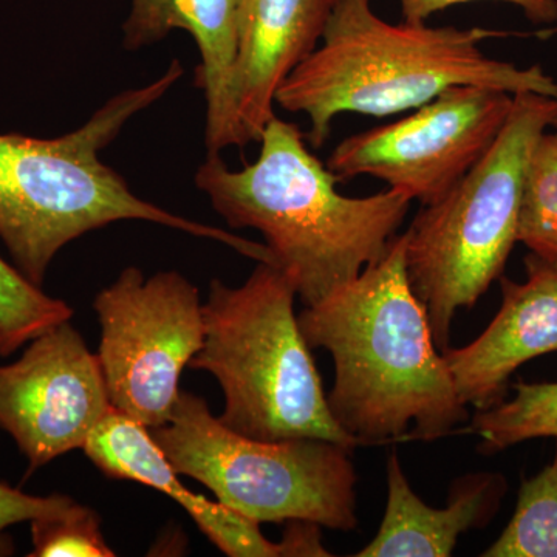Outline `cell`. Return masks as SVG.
<instances>
[{
	"label": "cell",
	"instance_id": "cell-1",
	"mask_svg": "<svg viewBox=\"0 0 557 557\" xmlns=\"http://www.w3.org/2000/svg\"><path fill=\"white\" fill-rule=\"evenodd\" d=\"M405 252V234L394 237L379 262L298 317L310 348L333 358L329 408L359 445L405 437L410 428V437L434 442L469 418L410 287Z\"/></svg>",
	"mask_w": 557,
	"mask_h": 557
},
{
	"label": "cell",
	"instance_id": "cell-2",
	"mask_svg": "<svg viewBox=\"0 0 557 557\" xmlns=\"http://www.w3.org/2000/svg\"><path fill=\"white\" fill-rule=\"evenodd\" d=\"M255 163L231 171L219 153L197 170V189L231 228L259 231L273 263L314 306L379 262L412 199L391 189L346 197L338 177L307 149L299 126L273 116Z\"/></svg>",
	"mask_w": 557,
	"mask_h": 557
},
{
	"label": "cell",
	"instance_id": "cell-3",
	"mask_svg": "<svg viewBox=\"0 0 557 557\" xmlns=\"http://www.w3.org/2000/svg\"><path fill=\"white\" fill-rule=\"evenodd\" d=\"M509 33L487 28L394 25L380 20L370 0H336L322 46L277 90L276 102L310 121L313 148L327 141L341 113L391 116L458 86H479L557 98V81L541 65L518 67L480 49Z\"/></svg>",
	"mask_w": 557,
	"mask_h": 557
},
{
	"label": "cell",
	"instance_id": "cell-4",
	"mask_svg": "<svg viewBox=\"0 0 557 557\" xmlns=\"http://www.w3.org/2000/svg\"><path fill=\"white\" fill-rule=\"evenodd\" d=\"M183 73L180 61H172L159 79L121 91L79 129L62 137L0 134V239L14 267L33 284L42 287L51 262L70 242L120 220L159 223L269 262L265 245L139 199L126 180L100 160L101 150L127 121L164 97Z\"/></svg>",
	"mask_w": 557,
	"mask_h": 557
},
{
	"label": "cell",
	"instance_id": "cell-5",
	"mask_svg": "<svg viewBox=\"0 0 557 557\" xmlns=\"http://www.w3.org/2000/svg\"><path fill=\"white\" fill-rule=\"evenodd\" d=\"M295 281L259 262L240 287L211 281L205 341L189 368L211 373L225 397L219 420L256 440L322 438L357 449L336 423L295 314Z\"/></svg>",
	"mask_w": 557,
	"mask_h": 557
},
{
	"label": "cell",
	"instance_id": "cell-6",
	"mask_svg": "<svg viewBox=\"0 0 557 557\" xmlns=\"http://www.w3.org/2000/svg\"><path fill=\"white\" fill-rule=\"evenodd\" d=\"M557 98L518 94L483 159L405 233L410 287L426 307L440 351L449 348L458 310L472 309L502 277L516 242L523 178L539 137L552 127Z\"/></svg>",
	"mask_w": 557,
	"mask_h": 557
},
{
	"label": "cell",
	"instance_id": "cell-7",
	"mask_svg": "<svg viewBox=\"0 0 557 557\" xmlns=\"http://www.w3.org/2000/svg\"><path fill=\"white\" fill-rule=\"evenodd\" d=\"M180 475L258 523L358 527L355 448L322 438L256 440L226 428L199 395L180 392L170 421L150 431Z\"/></svg>",
	"mask_w": 557,
	"mask_h": 557
},
{
	"label": "cell",
	"instance_id": "cell-8",
	"mask_svg": "<svg viewBox=\"0 0 557 557\" xmlns=\"http://www.w3.org/2000/svg\"><path fill=\"white\" fill-rule=\"evenodd\" d=\"M94 310L110 406L149 431L163 426L182 392L183 370L203 347L199 289L177 271L145 277L129 267L98 293Z\"/></svg>",
	"mask_w": 557,
	"mask_h": 557
},
{
	"label": "cell",
	"instance_id": "cell-9",
	"mask_svg": "<svg viewBox=\"0 0 557 557\" xmlns=\"http://www.w3.org/2000/svg\"><path fill=\"white\" fill-rule=\"evenodd\" d=\"M512 97L487 87H453L412 115L343 139L327 168L338 180L370 175L428 207L483 159Z\"/></svg>",
	"mask_w": 557,
	"mask_h": 557
},
{
	"label": "cell",
	"instance_id": "cell-10",
	"mask_svg": "<svg viewBox=\"0 0 557 557\" xmlns=\"http://www.w3.org/2000/svg\"><path fill=\"white\" fill-rule=\"evenodd\" d=\"M110 409L97 354L70 321L0 366V429L16 442L30 472L83 449Z\"/></svg>",
	"mask_w": 557,
	"mask_h": 557
},
{
	"label": "cell",
	"instance_id": "cell-11",
	"mask_svg": "<svg viewBox=\"0 0 557 557\" xmlns=\"http://www.w3.org/2000/svg\"><path fill=\"white\" fill-rule=\"evenodd\" d=\"M83 450L108 478L132 480L174 498L223 555L287 557L310 556L313 552L310 533L299 523L289 522L284 539L271 542L256 520L189 491L149 429L119 410L110 409Z\"/></svg>",
	"mask_w": 557,
	"mask_h": 557
},
{
	"label": "cell",
	"instance_id": "cell-12",
	"mask_svg": "<svg viewBox=\"0 0 557 557\" xmlns=\"http://www.w3.org/2000/svg\"><path fill=\"white\" fill-rule=\"evenodd\" d=\"M523 284L502 277L500 310L478 339L443 351L458 397L478 410L504 401L512 373L557 351V263L530 255Z\"/></svg>",
	"mask_w": 557,
	"mask_h": 557
},
{
	"label": "cell",
	"instance_id": "cell-13",
	"mask_svg": "<svg viewBox=\"0 0 557 557\" xmlns=\"http://www.w3.org/2000/svg\"><path fill=\"white\" fill-rule=\"evenodd\" d=\"M336 0H239L234 73L237 119L248 143L274 115L277 90L317 50Z\"/></svg>",
	"mask_w": 557,
	"mask_h": 557
},
{
	"label": "cell",
	"instance_id": "cell-14",
	"mask_svg": "<svg viewBox=\"0 0 557 557\" xmlns=\"http://www.w3.org/2000/svg\"><path fill=\"white\" fill-rule=\"evenodd\" d=\"M239 0H132L123 25V46L145 49L171 32H188L199 47L196 84L207 100L208 153L248 145L237 119L234 73L237 60Z\"/></svg>",
	"mask_w": 557,
	"mask_h": 557
},
{
	"label": "cell",
	"instance_id": "cell-15",
	"mask_svg": "<svg viewBox=\"0 0 557 557\" xmlns=\"http://www.w3.org/2000/svg\"><path fill=\"white\" fill-rule=\"evenodd\" d=\"M387 504L379 534L358 557H449L461 534L485 528L500 508L504 475L479 472L457 479L446 508H432L413 493L397 453L386 463Z\"/></svg>",
	"mask_w": 557,
	"mask_h": 557
},
{
	"label": "cell",
	"instance_id": "cell-16",
	"mask_svg": "<svg viewBox=\"0 0 557 557\" xmlns=\"http://www.w3.org/2000/svg\"><path fill=\"white\" fill-rule=\"evenodd\" d=\"M515 391V398L478 410L472 418L480 453H500L527 440H557V383L518 381Z\"/></svg>",
	"mask_w": 557,
	"mask_h": 557
},
{
	"label": "cell",
	"instance_id": "cell-17",
	"mask_svg": "<svg viewBox=\"0 0 557 557\" xmlns=\"http://www.w3.org/2000/svg\"><path fill=\"white\" fill-rule=\"evenodd\" d=\"M485 557H557V443L547 467L523 479L518 507Z\"/></svg>",
	"mask_w": 557,
	"mask_h": 557
},
{
	"label": "cell",
	"instance_id": "cell-18",
	"mask_svg": "<svg viewBox=\"0 0 557 557\" xmlns=\"http://www.w3.org/2000/svg\"><path fill=\"white\" fill-rule=\"evenodd\" d=\"M518 242L539 258L557 263V131H545L528 160Z\"/></svg>",
	"mask_w": 557,
	"mask_h": 557
},
{
	"label": "cell",
	"instance_id": "cell-19",
	"mask_svg": "<svg viewBox=\"0 0 557 557\" xmlns=\"http://www.w3.org/2000/svg\"><path fill=\"white\" fill-rule=\"evenodd\" d=\"M65 300L51 298L14 265L0 258V357L73 318Z\"/></svg>",
	"mask_w": 557,
	"mask_h": 557
},
{
	"label": "cell",
	"instance_id": "cell-20",
	"mask_svg": "<svg viewBox=\"0 0 557 557\" xmlns=\"http://www.w3.org/2000/svg\"><path fill=\"white\" fill-rule=\"evenodd\" d=\"M32 557H113L102 536L100 516L73 502L53 515L32 520Z\"/></svg>",
	"mask_w": 557,
	"mask_h": 557
},
{
	"label": "cell",
	"instance_id": "cell-21",
	"mask_svg": "<svg viewBox=\"0 0 557 557\" xmlns=\"http://www.w3.org/2000/svg\"><path fill=\"white\" fill-rule=\"evenodd\" d=\"M73 498L64 494H50V496H32L22 493L17 487L0 482V556H10L14 553L13 541L7 530L22 522H32L33 519L53 515L73 504Z\"/></svg>",
	"mask_w": 557,
	"mask_h": 557
},
{
	"label": "cell",
	"instance_id": "cell-22",
	"mask_svg": "<svg viewBox=\"0 0 557 557\" xmlns=\"http://www.w3.org/2000/svg\"><path fill=\"white\" fill-rule=\"evenodd\" d=\"M403 16L410 24H424L438 11L449 9L457 3L475 2V0H399ZM512 3L523 10L528 20L536 24H552L557 21V0H497Z\"/></svg>",
	"mask_w": 557,
	"mask_h": 557
},
{
	"label": "cell",
	"instance_id": "cell-23",
	"mask_svg": "<svg viewBox=\"0 0 557 557\" xmlns=\"http://www.w3.org/2000/svg\"><path fill=\"white\" fill-rule=\"evenodd\" d=\"M536 36L539 39L547 40L553 38V36H557V27L553 28H544V30L537 32Z\"/></svg>",
	"mask_w": 557,
	"mask_h": 557
},
{
	"label": "cell",
	"instance_id": "cell-24",
	"mask_svg": "<svg viewBox=\"0 0 557 557\" xmlns=\"http://www.w3.org/2000/svg\"><path fill=\"white\" fill-rule=\"evenodd\" d=\"M552 127H555V131H557V115L555 116V120H553Z\"/></svg>",
	"mask_w": 557,
	"mask_h": 557
}]
</instances>
